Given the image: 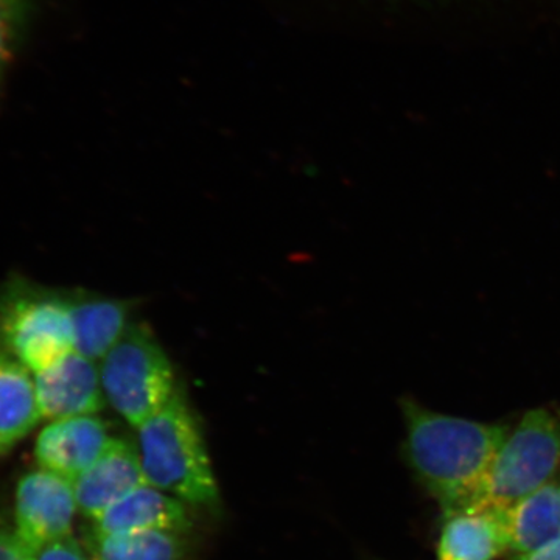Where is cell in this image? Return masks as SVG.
<instances>
[{
	"instance_id": "1",
	"label": "cell",
	"mask_w": 560,
	"mask_h": 560,
	"mask_svg": "<svg viewBox=\"0 0 560 560\" xmlns=\"http://www.w3.org/2000/svg\"><path fill=\"white\" fill-rule=\"evenodd\" d=\"M400 408L405 448L420 485L444 515L475 506L511 427L442 415L412 399Z\"/></svg>"
},
{
	"instance_id": "2",
	"label": "cell",
	"mask_w": 560,
	"mask_h": 560,
	"mask_svg": "<svg viewBox=\"0 0 560 560\" xmlns=\"http://www.w3.org/2000/svg\"><path fill=\"white\" fill-rule=\"evenodd\" d=\"M431 43L512 38L560 22V0H368Z\"/></svg>"
},
{
	"instance_id": "3",
	"label": "cell",
	"mask_w": 560,
	"mask_h": 560,
	"mask_svg": "<svg viewBox=\"0 0 560 560\" xmlns=\"http://www.w3.org/2000/svg\"><path fill=\"white\" fill-rule=\"evenodd\" d=\"M143 475L154 486L191 506H215L219 485L200 425L183 394L139 427Z\"/></svg>"
},
{
	"instance_id": "4",
	"label": "cell",
	"mask_w": 560,
	"mask_h": 560,
	"mask_svg": "<svg viewBox=\"0 0 560 560\" xmlns=\"http://www.w3.org/2000/svg\"><path fill=\"white\" fill-rule=\"evenodd\" d=\"M0 346L32 374L49 370L73 345L68 298L13 280L0 293Z\"/></svg>"
},
{
	"instance_id": "5",
	"label": "cell",
	"mask_w": 560,
	"mask_h": 560,
	"mask_svg": "<svg viewBox=\"0 0 560 560\" xmlns=\"http://www.w3.org/2000/svg\"><path fill=\"white\" fill-rule=\"evenodd\" d=\"M105 399L139 429L175 396V372L167 353L145 324H131L102 359Z\"/></svg>"
},
{
	"instance_id": "6",
	"label": "cell",
	"mask_w": 560,
	"mask_h": 560,
	"mask_svg": "<svg viewBox=\"0 0 560 560\" xmlns=\"http://www.w3.org/2000/svg\"><path fill=\"white\" fill-rule=\"evenodd\" d=\"M559 464L558 416L545 408L530 410L511 429L471 508H510L548 485Z\"/></svg>"
},
{
	"instance_id": "7",
	"label": "cell",
	"mask_w": 560,
	"mask_h": 560,
	"mask_svg": "<svg viewBox=\"0 0 560 560\" xmlns=\"http://www.w3.org/2000/svg\"><path fill=\"white\" fill-rule=\"evenodd\" d=\"M77 511L72 481L49 470L31 471L18 485L14 534L38 555L49 545L72 536Z\"/></svg>"
},
{
	"instance_id": "8",
	"label": "cell",
	"mask_w": 560,
	"mask_h": 560,
	"mask_svg": "<svg viewBox=\"0 0 560 560\" xmlns=\"http://www.w3.org/2000/svg\"><path fill=\"white\" fill-rule=\"evenodd\" d=\"M33 377L43 419L94 416L105 407L101 368L77 350Z\"/></svg>"
},
{
	"instance_id": "9",
	"label": "cell",
	"mask_w": 560,
	"mask_h": 560,
	"mask_svg": "<svg viewBox=\"0 0 560 560\" xmlns=\"http://www.w3.org/2000/svg\"><path fill=\"white\" fill-rule=\"evenodd\" d=\"M110 438L97 416L50 420L38 434L35 456L39 469L73 481L105 452Z\"/></svg>"
},
{
	"instance_id": "10",
	"label": "cell",
	"mask_w": 560,
	"mask_h": 560,
	"mask_svg": "<svg viewBox=\"0 0 560 560\" xmlns=\"http://www.w3.org/2000/svg\"><path fill=\"white\" fill-rule=\"evenodd\" d=\"M72 482L79 511L94 522L147 480L139 451L128 441L110 438L105 452Z\"/></svg>"
},
{
	"instance_id": "11",
	"label": "cell",
	"mask_w": 560,
	"mask_h": 560,
	"mask_svg": "<svg viewBox=\"0 0 560 560\" xmlns=\"http://www.w3.org/2000/svg\"><path fill=\"white\" fill-rule=\"evenodd\" d=\"M190 526L189 510L184 501L145 482L95 518L91 533L98 536L147 530L187 534Z\"/></svg>"
},
{
	"instance_id": "12",
	"label": "cell",
	"mask_w": 560,
	"mask_h": 560,
	"mask_svg": "<svg viewBox=\"0 0 560 560\" xmlns=\"http://www.w3.org/2000/svg\"><path fill=\"white\" fill-rule=\"evenodd\" d=\"M506 551L508 508H469L444 515L438 560H495Z\"/></svg>"
},
{
	"instance_id": "13",
	"label": "cell",
	"mask_w": 560,
	"mask_h": 560,
	"mask_svg": "<svg viewBox=\"0 0 560 560\" xmlns=\"http://www.w3.org/2000/svg\"><path fill=\"white\" fill-rule=\"evenodd\" d=\"M66 298L77 352L91 360L105 359L131 326L128 323L130 305L125 301L75 291Z\"/></svg>"
},
{
	"instance_id": "14",
	"label": "cell",
	"mask_w": 560,
	"mask_h": 560,
	"mask_svg": "<svg viewBox=\"0 0 560 560\" xmlns=\"http://www.w3.org/2000/svg\"><path fill=\"white\" fill-rule=\"evenodd\" d=\"M39 420L35 377L0 346V455L16 447Z\"/></svg>"
},
{
	"instance_id": "15",
	"label": "cell",
	"mask_w": 560,
	"mask_h": 560,
	"mask_svg": "<svg viewBox=\"0 0 560 560\" xmlns=\"http://www.w3.org/2000/svg\"><path fill=\"white\" fill-rule=\"evenodd\" d=\"M508 526L515 558L556 539L560 534V485L550 481L508 508Z\"/></svg>"
},
{
	"instance_id": "16",
	"label": "cell",
	"mask_w": 560,
	"mask_h": 560,
	"mask_svg": "<svg viewBox=\"0 0 560 560\" xmlns=\"http://www.w3.org/2000/svg\"><path fill=\"white\" fill-rule=\"evenodd\" d=\"M186 536L173 530L113 536L91 533L84 551L90 560H189Z\"/></svg>"
},
{
	"instance_id": "17",
	"label": "cell",
	"mask_w": 560,
	"mask_h": 560,
	"mask_svg": "<svg viewBox=\"0 0 560 560\" xmlns=\"http://www.w3.org/2000/svg\"><path fill=\"white\" fill-rule=\"evenodd\" d=\"M33 0H0V90L31 20Z\"/></svg>"
},
{
	"instance_id": "18",
	"label": "cell",
	"mask_w": 560,
	"mask_h": 560,
	"mask_svg": "<svg viewBox=\"0 0 560 560\" xmlns=\"http://www.w3.org/2000/svg\"><path fill=\"white\" fill-rule=\"evenodd\" d=\"M35 560H90L88 559L86 551L80 547L79 541L73 539L72 536L68 539L51 544L49 547L40 550L36 555Z\"/></svg>"
},
{
	"instance_id": "19",
	"label": "cell",
	"mask_w": 560,
	"mask_h": 560,
	"mask_svg": "<svg viewBox=\"0 0 560 560\" xmlns=\"http://www.w3.org/2000/svg\"><path fill=\"white\" fill-rule=\"evenodd\" d=\"M35 552L28 550L14 530L0 528V560H35Z\"/></svg>"
},
{
	"instance_id": "20",
	"label": "cell",
	"mask_w": 560,
	"mask_h": 560,
	"mask_svg": "<svg viewBox=\"0 0 560 560\" xmlns=\"http://www.w3.org/2000/svg\"><path fill=\"white\" fill-rule=\"evenodd\" d=\"M515 560H560V534L544 547L537 548L536 551H530L528 555L518 556Z\"/></svg>"
}]
</instances>
